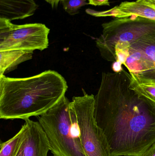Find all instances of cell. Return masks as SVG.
<instances>
[{"mask_svg":"<svg viewBox=\"0 0 155 156\" xmlns=\"http://www.w3.org/2000/svg\"><path fill=\"white\" fill-rule=\"evenodd\" d=\"M102 27L96 46L102 57L110 62L116 61V50L128 48L138 40L155 34V21L138 16L115 18Z\"/></svg>","mask_w":155,"mask_h":156,"instance_id":"cell-4","label":"cell"},{"mask_svg":"<svg viewBox=\"0 0 155 156\" xmlns=\"http://www.w3.org/2000/svg\"><path fill=\"white\" fill-rule=\"evenodd\" d=\"M65 79L54 70L25 78L0 76V118L22 119L40 116L65 96Z\"/></svg>","mask_w":155,"mask_h":156,"instance_id":"cell-2","label":"cell"},{"mask_svg":"<svg viewBox=\"0 0 155 156\" xmlns=\"http://www.w3.org/2000/svg\"></svg>","mask_w":155,"mask_h":156,"instance_id":"cell-21","label":"cell"},{"mask_svg":"<svg viewBox=\"0 0 155 156\" xmlns=\"http://www.w3.org/2000/svg\"><path fill=\"white\" fill-rule=\"evenodd\" d=\"M130 85L132 88L138 92L145 95L155 102V83H138L132 77Z\"/></svg>","mask_w":155,"mask_h":156,"instance_id":"cell-13","label":"cell"},{"mask_svg":"<svg viewBox=\"0 0 155 156\" xmlns=\"http://www.w3.org/2000/svg\"><path fill=\"white\" fill-rule=\"evenodd\" d=\"M33 52L23 50L0 51V76L17 68L21 63L32 58Z\"/></svg>","mask_w":155,"mask_h":156,"instance_id":"cell-11","label":"cell"},{"mask_svg":"<svg viewBox=\"0 0 155 156\" xmlns=\"http://www.w3.org/2000/svg\"><path fill=\"white\" fill-rule=\"evenodd\" d=\"M38 7L34 0H0V18L12 21L32 16Z\"/></svg>","mask_w":155,"mask_h":156,"instance_id":"cell-10","label":"cell"},{"mask_svg":"<svg viewBox=\"0 0 155 156\" xmlns=\"http://www.w3.org/2000/svg\"><path fill=\"white\" fill-rule=\"evenodd\" d=\"M83 94L71 101L77 118L81 143L86 156H112L106 136L94 116L95 96Z\"/></svg>","mask_w":155,"mask_h":156,"instance_id":"cell-5","label":"cell"},{"mask_svg":"<svg viewBox=\"0 0 155 156\" xmlns=\"http://www.w3.org/2000/svg\"><path fill=\"white\" fill-rule=\"evenodd\" d=\"M88 4L92 5H109V0H88Z\"/></svg>","mask_w":155,"mask_h":156,"instance_id":"cell-15","label":"cell"},{"mask_svg":"<svg viewBox=\"0 0 155 156\" xmlns=\"http://www.w3.org/2000/svg\"><path fill=\"white\" fill-rule=\"evenodd\" d=\"M142 156H155V144Z\"/></svg>","mask_w":155,"mask_h":156,"instance_id":"cell-17","label":"cell"},{"mask_svg":"<svg viewBox=\"0 0 155 156\" xmlns=\"http://www.w3.org/2000/svg\"><path fill=\"white\" fill-rule=\"evenodd\" d=\"M86 12L88 14L95 17L123 18L138 16L155 21V5L149 0L123 2L119 5L106 11H97L87 9Z\"/></svg>","mask_w":155,"mask_h":156,"instance_id":"cell-9","label":"cell"},{"mask_svg":"<svg viewBox=\"0 0 155 156\" xmlns=\"http://www.w3.org/2000/svg\"></svg>","mask_w":155,"mask_h":156,"instance_id":"cell-20","label":"cell"},{"mask_svg":"<svg viewBox=\"0 0 155 156\" xmlns=\"http://www.w3.org/2000/svg\"><path fill=\"white\" fill-rule=\"evenodd\" d=\"M25 130L24 124L17 134L8 141L1 143L0 156H15L20 147Z\"/></svg>","mask_w":155,"mask_h":156,"instance_id":"cell-12","label":"cell"},{"mask_svg":"<svg viewBox=\"0 0 155 156\" xmlns=\"http://www.w3.org/2000/svg\"><path fill=\"white\" fill-rule=\"evenodd\" d=\"M49 33L43 24L16 25L0 18V51H43L49 46Z\"/></svg>","mask_w":155,"mask_h":156,"instance_id":"cell-6","label":"cell"},{"mask_svg":"<svg viewBox=\"0 0 155 156\" xmlns=\"http://www.w3.org/2000/svg\"><path fill=\"white\" fill-rule=\"evenodd\" d=\"M62 2L65 12L72 16L79 13L82 7L89 4L86 0H63Z\"/></svg>","mask_w":155,"mask_h":156,"instance_id":"cell-14","label":"cell"},{"mask_svg":"<svg viewBox=\"0 0 155 156\" xmlns=\"http://www.w3.org/2000/svg\"><path fill=\"white\" fill-rule=\"evenodd\" d=\"M122 63L118 61H115L113 62V63L112 68H113V70L116 73H118L120 72L123 70V67H122Z\"/></svg>","mask_w":155,"mask_h":156,"instance_id":"cell-16","label":"cell"},{"mask_svg":"<svg viewBox=\"0 0 155 156\" xmlns=\"http://www.w3.org/2000/svg\"><path fill=\"white\" fill-rule=\"evenodd\" d=\"M124 70L102 74L94 116L112 156H142L155 144V102L131 87Z\"/></svg>","mask_w":155,"mask_h":156,"instance_id":"cell-1","label":"cell"},{"mask_svg":"<svg viewBox=\"0 0 155 156\" xmlns=\"http://www.w3.org/2000/svg\"><path fill=\"white\" fill-rule=\"evenodd\" d=\"M50 5H52V7H56L59 4L60 2H62L63 0H45Z\"/></svg>","mask_w":155,"mask_h":156,"instance_id":"cell-18","label":"cell"},{"mask_svg":"<svg viewBox=\"0 0 155 156\" xmlns=\"http://www.w3.org/2000/svg\"><path fill=\"white\" fill-rule=\"evenodd\" d=\"M123 65L138 83H155V34L131 44Z\"/></svg>","mask_w":155,"mask_h":156,"instance_id":"cell-7","label":"cell"},{"mask_svg":"<svg viewBox=\"0 0 155 156\" xmlns=\"http://www.w3.org/2000/svg\"><path fill=\"white\" fill-rule=\"evenodd\" d=\"M149 1L153 3V4L155 5V0H149Z\"/></svg>","mask_w":155,"mask_h":156,"instance_id":"cell-19","label":"cell"},{"mask_svg":"<svg viewBox=\"0 0 155 156\" xmlns=\"http://www.w3.org/2000/svg\"><path fill=\"white\" fill-rule=\"evenodd\" d=\"M25 130L17 156H47L50 150L48 138L38 122L25 120Z\"/></svg>","mask_w":155,"mask_h":156,"instance_id":"cell-8","label":"cell"},{"mask_svg":"<svg viewBox=\"0 0 155 156\" xmlns=\"http://www.w3.org/2000/svg\"><path fill=\"white\" fill-rule=\"evenodd\" d=\"M55 156H86L81 143L76 115L65 96L52 109L39 116Z\"/></svg>","mask_w":155,"mask_h":156,"instance_id":"cell-3","label":"cell"}]
</instances>
